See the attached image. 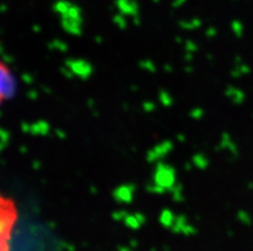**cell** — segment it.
<instances>
[{
  "label": "cell",
  "instance_id": "cell-1",
  "mask_svg": "<svg viewBox=\"0 0 253 251\" xmlns=\"http://www.w3.org/2000/svg\"><path fill=\"white\" fill-rule=\"evenodd\" d=\"M16 222V213L13 205L0 196V251L10 250L13 227Z\"/></svg>",
  "mask_w": 253,
  "mask_h": 251
},
{
  "label": "cell",
  "instance_id": "cell-2",
  "mask_svg": "<svg viewBox=\"0 0 253 251\" xmlns=\"http://www.w3.org/2000/svg\"><path fill=\"white\" fill-rule=\"evenodd\" d=\"M16 92V80L8 68L0 63V103L9 99Z\"/></svg>",
  "mask_w": 253,
  "mask_h": 251
}]
</instances>
